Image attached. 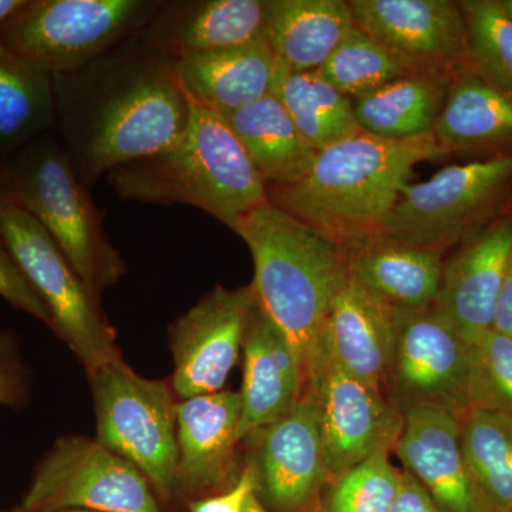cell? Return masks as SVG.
<instances>
[{"instance_id": "obj_1", "label": "cell", "mask_w": 512, "mask_h": 512, "mask_svg": "<svg viewBox=\"0 0 512 512\" xmlns=\"http://www.w3.org/2000/svg\"><path fill=\"white\" fill-rule=\"evenodd\" d=\"M64 150L86 187L177 141L190 120L175 62L127 40L76 72L52 77Z\"/></svg>"}, {"instance_id": "obj_2", "label": "cell", "mask_w": 512, "mask_h": 512, "mask_svg": "<svg viewBox=\"0 0 512 512\" xmlns=\"http://www.w3.org/2000/svg\"><path fill=\"white\" fill-rule=\"evenodd\" d=\"M234 232L254 259L256 305L288 340L305 394L325 363L326 322L349 278L348 251L269 201Z\"/></svg>"}, {"instance_id": "obj_3", "label": "cell", "mask_w": 512, "mask_h": 512, "mask_svg": "<svg viewBox=\"0 0 512 512\" xmlns=\"http://www.w3.org/2000/svg\"><path fill=\"white\" fill-rule=\"evenodd\" d=\"M447 156L434 133L384 140L360 131L318 151L308 173L266 198L346 251L379 237L413 168Z\"/></svg>"}, {"instance_id": "obj_4", "label": "cell", "mask_w": 512, "mask_h": 512, "mask_svg": "<svg viewBox=\"0 0 512 512\" xmlns=\"http://www.w3.org/2000/svg\"><path fill=\"white\" fill-rule=\"evenodd\" d=\"M190 109L177 141L114 168L107 183L123 200L191 205L235 231L244 215L268 201L266 184L220 114L191 100Z\"/></svg>"}, {"instance_id": "obj_5", "label": "cell", "mask_w": 512, "mask_h": 512, "mask_svg": "<svg viewBox=\"0 0 512 512\" xmlns=\"http://www.w3.org/2000/svg\"><path fill=\"white\" fill-rule=\"evenodd\" d=\"M0 178L10 200L46 229L96 298L119 278L123 262L62 143L29 144Z\"/></svg>"}, {"instance_id": "obj_6", "label": "cell", "mask_w": 512, "mask_h": 512, "mask_svg": "<svg viewBox=\"0 0 512 512\" xmlns=\"http://www.w3.org/2000/svg\"><path fill=\"white\" fill-rule=\"evenodd\" d=\"M160 0H25L3 25L6 52L47 76L82 69L140 36Z\"/></svg>"}, {"instance_id": "obj_7", "label": "cell", "mask_w": 512, "mask_h": 512, "mask_svg": "<svg viewBox=\"0 0 512 512\" xmlns=\"http://www.w3.org/2000/svg\"><path fill=\"white\" fill-rule=\"evenodd\" d=\"M512 192V153L406 184L379 237L444 252L485 228Z\"/></svg>"}, {"instance_id": "obj_8", "label": "cell", "mask_w": 512, "mask_h": 512, "mask_svg": "<svg viewBox=\"0 0 512 512\" xmlns=\"http://www.w3.org/2000/svg\"><path fill=\"white\" fill-rule=\"evenodd\" d=\"M97 441L163 495L178 483L177 404L167 384L136 375L121 359L90 373Z\"/></svg>"}, {"instance_id": "obj_9", "label": "cell", "mask_w": 512, "mask_h": 512, "mask_svg": "<svg viewBox=\"0 0 512 512\" xmlns=\"http://www.w3.org/2000/svg\"><path fill=\"white\" fill-rule=\"evenodd\" d=\"M0 238L45 302L53 328L89 375L120 359L113 330L101 316L96 296L46 229L15 202L10 201L0 210Z\"/></svg>"}, {"instance_id": "obj_10", "label": "cell", "mask_w": 512, "mask_h": 512, "mask_svg": "<svg viewBox=\"0 0 512 512\" xmlns=\"http://www.w3.org/2000/svg\"><path fill=\"white\" fill-rule=\"evenodd\" d=\"M158 512L147 478L109 448L66 437L37 470L23 512Z\"/></svg>"}, {"instance_id": "obj_11", "label": "cell", "mask_w": 512, "mask_h": 512, "mask_svg": "<svg viewBox=\"0 0 512 512\" xmlns=\"http://www.w3.org/2000/svg\"><path fill=\"white\" fill-rule=\"evenodd\" d=\"M396 345L386 392L400 410L427 406L463 416L471 345L436 306L397 309Z\"/></svg>"}, {"instance_id": "obj_12", "label": "cell", "mask_w": 512, "mask_h": 512, "mask_svg": "<svg viewBox=\"0 0 512 512\" xmlns=\"http://www.w3.org/2000/svg\"><path fill=\"white\" fill-rule=\"evenodd\" d=\"M306 393L315 399L330 478L380 448L393 450L402 431V410L386 394L346 372L329 352Z\"/></svg>"}, {"instance_id": "obj_13", "label": "cell", "mask_w": 512, "mask_h": 512, "mask_svg": "<svg viewBox=\"0 0 512 512\" xmlns=\"http://www.w3.org/2000/svg\"><path fill=\"white\" fill-rule=\"evenodd\" d=\"M357 28L413 73L454 74L467 66V26L460 2L352 0Z\"/></svg>"}, {"instance_id": "obj_14", "label": "cell", "mask_w": 512, "mask_h": 512, "mask_svg": "<svg viewBox=\"0 0 512 512\" xmlns=\"http://www.w3.org/2000/svg\"><path fill=\"white\" fill-rule=\"evenodd\" d=\"M252 286L212 289L171 328L174 390L183 399L221 392L244 349Z\"/></svg>"}, {"instance_id": "obj_15", "label": "cell", "mask_w": 512, "mask_h": 512, "mask_svg": "<svg viewBox=\"0 0 512 512\" xmlns=\"http://www.w3.org/2000/svg\"><path fill=\"white\" fill-rule=\"evenodd\" d=\"M403 412L393 450L444 512H495L468 467L460 440V417L439 407Z\"/></svg>"}, {"instance_id": "obj_16", "label": "cell", "mask_w": 512, "mask_h": 512, "mask_svg": "<svg viewBox=\"0 0 512 512\" xmlns=\"http://www.w3.org/2000/svg\"><path fill=\"white\" fill-rule=\"evenodd\" d=\"M511 258L512 214H507L481 229L444 264L434 306L471 346L494 329Z\"/></svg>"}, {"instance_id": "obj_17", "label": "cell", "mask_w": 512, "mask_h": 512, "mask_svg": "<svg viewBox=\"0 0 512 512\" xmlns=\"http://www.w3.org/2000/svg\"><path fill=\"white\" fill-rule=\"evenodd\" d=\"M256 434L258 487L279 511H305L330 478L312 394Z\"/></svg>"}, {"instance_id": "obj_18", "label": "cell", "mask_w": 512, "mask_h": 512, "mask_svg": "<svg viewBox=\"0 0 512 512\" xmlns=\"http://www.w3.org/2000/svg\"><path fill=\"white\" fill-rule=\"evenodd\" d=\"M266 6L268 0H171L161 3L138 37L177 62L261 39Z\"/></svg>"}, {"instance_id": "obj_19", "label": "cell", "mask_w": 512, "mask_h": 512, "mask_svg": "<svg viewBox=\"0 0 512 512\" xmlns=\"http://www.w3.org/2000/svg\"><path fill=\"white\" fill-rule=\"evenodd\" d=\"M397 312L348 278L333 299L325 330L329 355L350 375L386 393L396 345Z\"/></svg>"}, {"instance_id": "obj_20", "label": "cell", "mask_w": 512, "mask_h": 512, "mask_svg": "<svg viewBox=\"0 0 512 512\" xmlns=\"http://www.w3.org/2000/svg\"><path fill=\"white\" fill-rule=\"evenodd\" d=\"M302 396L298 360L288 340L255 302L244 340L238 441L281 419Z\"/></svg>"}, {"instance_id": "obj_21", "label": "cell", "mask_w": 512, "mask_h": 512, "mask_svg": "<svg viewBox=\"0 0 512 512\" xmlns=\"http://www.w3.org/2000/svg\"><path fill=\"white\" fill-rule=\"evenodd\" d=\"M278 57L266 35L247 45L228 47L175 62L188 99L224 116L272 92Z\"/></svg>"}, {"instance_id": "obj_22", "label": "cell", "mask_w": 512, "mask_h": 512, "mask_svg": "<svg viewBox=\"0 0 512 512\" xmlns=\"http://www.w3.org/2000/svg\"><path fill=\"white\" fill-rule=\"evenodd\" d=\"M241 397L218 392L177 404L178 481L204 490L224 480L232 466Z\"/></svg>"}, {"instance_id": "obj_23", "label": "cell", "mask_w": 512, "mask_h": 512, "mask_svg": "<svg viewBox=\"0 0 512 512\" xmlns=\"http://www.w3.org/2000/svg\"><path fill=\"white\" fill-rule=\"evenodd\" d=\"M443 252L376 237L348 251L350 278L397 309L433 306L443 275Z\"/></svg>"}, {"instance_id": "obj_24", "label": "cell", "mask_w": 512, "mask_h": 512, "mask_svg": "<svg viewBox=\"0 0 512 512\" xmlns=\"http://www.w3.org/2000/svg\"><path fill=\"white\" fill-rule=\"evenodd\" d=\"M356 28L345 0H268L265 35L279 62L315 72Z\"/></svg>"}, {"instance_id": "obj_25", "label": "cell", "mask_w": 512, "mask_h": 512, "mask_svg": "<svg viewBox=\"0 0 512 512\" xmlns=\"http://www.w3.org/2000/svg\"><path fill=\"white\" fill-rule=\"evenodd\" d=\"M433 133L446 154L512 147V96L464 66L454 73Z\"/></svg>"}, {"instance_id": "obj_26", "label": "cell", "mask_w": 512, "mask_h": 512, "mask_svg": "<svg viewBox=\"0 0 512 512\" xmlns=\"http://www.w3.org/2000/svg\"><path fill=\"white\" fill-rule=\"evenodd\" d=\"M222 119L244 147L266 187L295 183L308 173L318 154L305 143L272 93L224 114Z\"/></svg>"}, {"instance_id": "obj_27", "label": "cell", "mask_w": 512, "mask_h": 512, "mask_svg": "<svg viewBox=\"0 0 512 512\" xmlns=\"http://www.w3.org/2000/svg\"><path fill=\"white\" fill-rule=\"evenodd\" d=\"M454 74L416 73L353 100L363 133L384 140H407L433 133Z\"/></svg>"}, {"instance_id": "obj_28", "label": "cell", "mask_w": 512, "mask_h": 512, "mask_svg": "<svg viewBox=\"0 0 512 512\" xmlns=\"http://www.w3.org/2000/svg\"><path fill=\"white\" fill-rule=\"evenodd\" d=\"M272 94L281 101L296 130L315 151L359 134L353 100L330 86L318 72H295L284 63L276 67Z\"/></svg>"}, {"instance_id": "obj_29", "label": "cell", "mask_w": 512, "mask_h": 512, "mask_svg": "<svg viewBox=\"0 0 512 512\" xmlns=\"http://www.w3.org/2000/svg\"><path fill=\"white\" fill-rule=\"evenodd\" d=\"M56 123L52 77L15 56H0V151L25 146Z\"/></svg>"}, {"instance_id": "obj_30", "label": "cell", "mask_w": 512, "mask_h": 512, "mask_svg": "<svg viewBox=\"0 0 512 512\" xmlns=\"http://www.w3.org/2000/svg\"><path fill=\"white\" fill-rule=\"evenodd\" d=\"M468 467L495 512L512 511V414L468 409L460 417Z\"/></svg>"}, {"instance_id": "obj_31", "label": "cell", "mask_w": 512, "mask_h": 512, "mask_svg": "<svg viewBox=\"0 0 512 512\" xmlns=\"http://www.w3.org/2000/svg\"><path fill=\"white\" fill-rule=\"evenodd\" d=\"M316 72L352 100L416 74L357 26Z\"/></svg>"}, {"instance_id": "obj_32", "label": "cell", "mask_w": 512, "mask_h": 512, "mask_svg": "<svg viewBox=\"0 0 512 512\" xmlns=\"http://www.w3.org/2000/svg\"><path fill=\"white\" fill-rule=\"evenodd\" d=\"M467 26V67L512 96V19L501 0L460 2Z\"/></svg>"}, {"instance_id": "obj_33", "label": "cell", "mask_w": 512, "mask_h": 512, "mask_svg": "<svg viewBox=\"0 0 512 512\" xmlns=\"http://www.w3.org/2000/svg\"><path fill=\"white\" fill-rule=\"evenodd\" d=\"M392 448H380L357 466L333 478L325 512H390L402 471L390 461Z\"/></svg>"}, {"instance_id": "obj_34", "label": "cell", "mask_w": 512, "mask_h": 512, "mask_svg": "<svg viewBox=\"0 0 512 512\" xmlns=\"http://www.w3.org/2000/svg\"><path fill=\"white\" fill-rule=\"evenodd\" d=\"M468 409L512 414V339L490 330L471 346Z\"/></svg>"}, {"instance_id": "obj_35", "label": "cell", "mask_w": 512, "mask_h": 512, "mask_svg": "<svg viewBox=\"0 0 512 512\" xmlns=\"http://www.w3.org/2000/svg\"><path fill=\"white\" fill-rule=\"evenodd\" d=\"M0 296L16 308L52 326L49 309L0 238Z\"/></svg>"}, {"instance_id": "obj_36", "label": "cell", "mask_w": 512, "mask_h": 512, "mask_svg": "<svg viewBox=\"0 0 512 512\" xmlns=\"http://www.w3.org/2000/svg\"><path fill=\"white\" fill-rule=\"evenodd\" d=\"M258 490V473L255 464H248L234 488L217 497L197 501L191 512H245L249 498Z\"/></svg>"}, {"instance_id": "obj_37", "label": "cell", "mask_w": 512, "mask_h": 512, "mask_svg": "<svg viewBox=\"0 0 512 512\" xmlns=\"http://www.w3.org/2000/svg\"><path fill=\"white\" fill-rule=\"evenodd\" d=\"M390 512H444L416 477L402 471L399 493Z\"/></svg>"}, {"instance_id": "obj_38", "label": "cell", "mask_w": 512, "mask_h": 512, "mask_svg": "<svg viewBox=\"0 0 512 512\" xmlns=\"http://www.w3.org/2000/svg\"><path fill=\"white\" fill-rule=\"evenodd\" d=\"M9 340L0 336V403L12 404L20 396L19 372L10 356Z\"/></svg>"}, {"instance_id": "obj_39", "label": "cell", "mask_w": 512, "mask_h": 512, "mask_svg": "<svg viewBox=\"0 0 512 512\" xmlns=\"http://www.w3.org/2000/svg\"><path fill=\"white\" fill-rule=\"evenodd\" d=\"M493 330L512 339V258L498 299Z\"/></svg>"}, {"instance_id": "obj_40", "label": "cell", "mask_w": 512, "mask_h": 512, "mask_svg": "<svg viewBox=\"0 0 512 512\" xmlns=\"http://www.w3.org/2000/svg\"><path fill=\"white\" fill-rule=\"evenodd\" d=\"M23 3H25V0H0V30H2L6 20H8ZM5 55H8V52H6L5 47L2 45V40H0V56Z\"/></svg>"}, {"instance_id": "obj_41", "label": "cell", "mask_w": 512, "mask_h": 512, "mask_svg": "<svg viewBox=\"0 0 512 512\" xmlns=\"http://www.w3.org/2000/svg\"><path fill=\"white\" fill-rule=\"evenodd\" d=\"M245 512H268L265 510L264 505L261 504V501L258 500L256 494L252 495L249 498L247 508H245Z\"/></svg>"}, {"instance_id": "obj_42", "label": "cell", "mask_w": 512, "mask_h": 512, "mask_svg": "<svg viewBox=\"0 0 512 512\" xmlns=\"http://www.w3.org/2000/svg\"><path fill=\"white\" fill-rule=\"evenodd\" d=\"M10 201L12 200H10L5 184H3L2 178H0V210H2L5 205H8Z\"/></svg>"}, {"instance_id": "obj_43", "label": "cell", "mask_w": 512, "mask_h": 512, "mask_svg": "<svg viewBox=\"0 0 512 512\" xmlns=\"http://www.w3.org/2000/svg\"><path fill=\"white\" fill-rule=\"evenodd\" d=\"M501 3H503L504 9L507 10L512 19V0H501Z\"/></svg>"}, {"instance_id": "obj_44", "label": "cell", "mask_w": 512, "mask_h": 512, "mask_svg": "<svg viewBox=\"0 0 512 512\" xmlns=\"http://www.w3.org/2000/svg\"><path fill=\"white\" fill-rule=\"evenodd\" d=\"M60 512H97V511H86V510H69V511H60Z\"/></svg>"}, {"instance_id": "obj_45", "label": "cell", "mask_w": 512, "mask_h": 512, "mask_svg": "<svg viewBox=\"0 0 512 512\" xmlns=\"http://www.w3.org/2000/svg\"><path fill=\"white\" fill-rule=\"evenodd\" d=\"M510 512H512V511H510Z\"/></svg>"}]
</instances>
